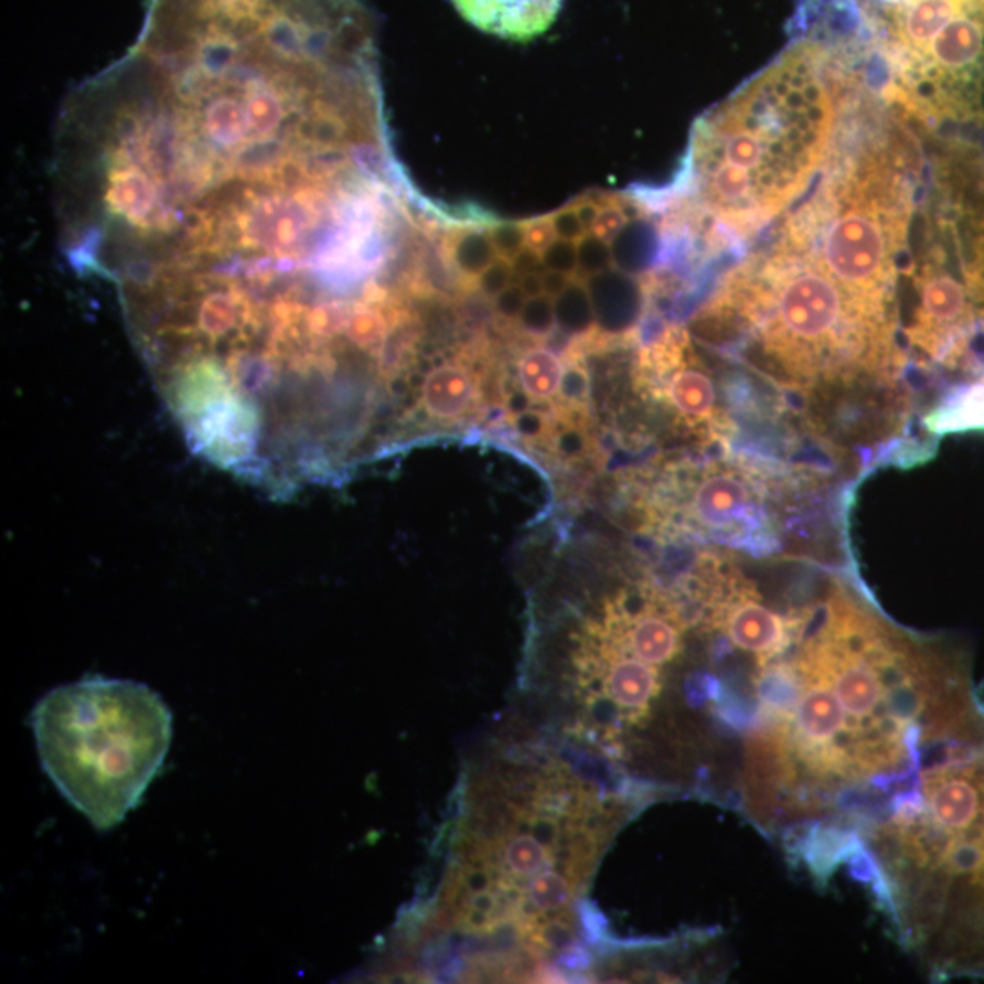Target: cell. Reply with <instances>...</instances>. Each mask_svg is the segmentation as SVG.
I'll use <instances>...</instances> for the list:
<instances>
[{"label":"cell","instance_id":"1","mask_svg":"<svg viewBox=\"0 0 984 984\" xmlns=\"http://www.w3.org/2000/svg\"><path fill=\"white\" fill-rule=\"evenodd\" d=\"M363 81L312 39L231 33L114 84L53 167L64 256L137 351L285 367L385 303L413 223Z\"/></svg>","mask_w":984,"mask_h":984},{"label":"cell","instance_id":"2","mask_svg":"<svg viewBox=\"0 0 984 984\" xmlns=\"http://www.w3.org/2000/svg\"><path fill=\"white\" fill-rule=\"evenodd\" d=\"M576 757L513 740L463 776L429 916L456 975L522 981L580 964V905L633 801Z\"/></svg>","mask_w":984,"mask_h":984},{"label":"cell","instance_id":"3","mask_svg":"<svg viewBox=\"0 0 984 984\" xmlns=\"http://www.w3.org/2000/svg\"><path fill=\"white\" fill-rule=\"evenodd\" d=\"M835 88L826 42L806 32L698 126L695 170L718 231L749 239L810 189L838 126Z\"/></svg>","mask_w":984,"mask_h":984},{"label":"cell","instance_id":"4","mask_svg":"<svg viewBox=\"0 0 984 984\" xmlns=\"http://www.w3.org/2000/svg\"><path fill=\"white\" fill-rule=\"evenodd\" d=\"M720 310L746 327L785 387L855 385L899 365L896 327L860 309L806 252L780 237L729 278Z\"/></svg>","mask_w":984,"mask_h":984},{"label":"cell","instance_id":"5","mask_svg":"<svg viewBox=\"0 0 984 984\" xmlns=\"http://www.w3.org/2000/svg\"><path fill=\"white\" fill-rule=\"evenodd\" d=\"M32 724L46 776L97 830L116 827L139 806L172 744L163 698L105 676L47 693Z\"/></svg>","mask_w":984,"mask_h":984},{"label":"cell","instance_id":"6","mask_svg":"<svg viewBox=\"0 0 984 984\" xmlns=\"http://www.w3.org/2000/svg\"><path fill=\"white\" fill-rule=\"evenodd\" d=\"M854 142L780 239L806 252L875 320L896 327V290L917 205V159L901 141Z\"/></svg>","mask_w":984,"mask_h":984},{"label":"cell","instance_id":"7","mask_svg":"<svg viewBox=\"0 0 984 984\" xmlns=\"http://www.w3.org/2000/svg\"><path fill=\"white\" fill-rule=\"evenodd\" d=\"M686 513L702 533L757 555L779 545L768 489L755 469L724 463L702 471L687 492Z\"/></svg>","mask_w":984,"mask_h":984},{"label":"cell","instance_id":"8","mask_svg":"<svg viewBox=\"0 0 984 984\" xmlns=\"http://www.w3.org/2000/svg\"><path fill=\"white\" fill-rule=\"evenodd\" d=\"M686 343L670 338L660 345L659 356L667 371L664 379L665 402L682 419L693 425H720L717 387L706 368L686 362Z\"/></svg>","mask_w":984,"mask_h":984},{"label":"cell","instance_id":"9","mask_svg":"<svg viewBox=\"0 0 984 984\" xmlns=\"http://www.w3.org/2000/svg\"><path fill=\"white\" fill-rule=\"evenodd\" d=\"M469 24L509 41H531L549 30L561 0H451Z\"/></svg>","mask_w":984,"mask_h":984},{"label":"cell","instance_id":"10","mask_svg":"<svg viewBox=\"0 0 984 984\" xmlns=\"http://www.w3.org/2000/svg\"><path fill=\"white\" fill-rule=\"evenodd\" d=\"M922 427L930 436L984 432V372L948 388L924 414Z\"/></svg>","mask_w":984,"mask_h":984},{"label":"cell","instance_id":"11","mask_svg":"<svg viewBox=\"0 0 984 984\" xmlns=\"http://www.w3.org/2000/svg\"><path fill=\"white\" fill-rule=\"evenodd\" d=\"M477 394L471 372L456 363H441L425 374L419 387V405L430 418H461Z\"/></svg>","mask_w":984,"mask_h":984},{"label":"cell","instance_id":"12","mask_svg":"<svg viewBox=\"0 0 984 984\" xmlns=\"http://www.w3.org/2000/svg\"><path fill=\"white\" fill-rule=\"evenodd\" d=\"M518 376L531 402H547L560 393L564 365L555 352L534 346L520 357Z\"/></svg>","mask_w":984,"mask_h":984},{"label":"cell","instance_id":"13","mask_svg":"<svg viewBox=\"0 0 984 984\" xmlns=\"http://www.w3.org/2000/svg\"><path fill=\"white\" fill-rule=\"evenodd\" d=\"M966 225V246L961 239V265H963L964 281L969 287L970 298L975 307V314L984 323V214L970 215Z\"/></svg>","mask_w":984,"mask_h":984},{"label":"cell","instance_id":"14","mask_svg":"<svg viewBox=\"0 0 984 984\" xmlns=\"http://www.w3.org/2000/svg\"><path fill=\"white\" fill-rule=\"evenodd\" d=\"M447 252L454 267L467 278L478 279V276L498 259L489 232L480 228L454 232L447 242Z\"/></svg>","mask_w":984,"mask_h":984},{"label":"cell","instance_id":"15","mask_svg":"<svg viewBox=\"0 0 984 984\" xmlns=\"http://www.w3.org/2000/svg\"><path fill=\"white\" fill-rule=\"evenodd\" d=\"M555 312L556 329L564 330L566 334H578L591 329L597 318L586 279L578 281V276L573 278L566 292L555 299Z\"/></svg>","mask_w":984,"mask_h":984},{"label":"cell","instance_id":"16","mask_svg":"<svg viewBox=\"0 0 984 984\" xmlns=\"http://www.w3.org/2000/svg\"><path fill=\"white\" fill-rule=\"evenodd\" d=\"M578 246V274L581 279H589L598 274L608 272L613 267V250L609 243L602 242L595 234H586Z\"/></svg>","mask_w":984,"mask_h":984},{"label":"cell","instance_id":"17","mask_svg":"<svg viewBox=\"0 0 984 984\" xmlns=\"http://www.w3.org/2000/svg\"><path fill=\"white\" fill-rule=\"evenodd\" d=\"M520 327L533 335H549L556 330L555 299L549 296H536L525 301L518 318Z\"/></svg>","mask_w":984,"mask_h":984},{"label":"cell","instance_id":"18","mask_svg":"<svg viewBox=\"0 0 984 984\" xmlns=\"http://www.w3.org/2000/svg\"><path fill=\"white\" fill-rule=\"evenodd\" d=\"M488 232L498 257L507 259V261H511L525 246L524 223H514V221L496 223Z\"/></svg>","mask_w":984,"mask_h":984},{"label":"cell","instance_id":"19","mask_svg":"<svg viewBox=\"0 0 984 984\" xmlns=\"http://www.w3.org/2000/svg\"><path fill=\"white\" fill-rule=\"evenodd\" d=\"M516 284V274H514L513 265L507 259L498 257L496 261L489 265L480 276H478L477 285L480 292L488 298H496L498 293H502L505 288Z\"/></svg>","mask_w":984,"mask_h":984},{"label":"cell","instance_id":"20","mask_svg":"<svg viewBox=\"0 0 984 984\" xmlns=\"http://www.w3.org/2000/svg\"><path fill=\"white\" fill-rule=\"evenodd\" d=\"M544 265L547 270L566 274L575 278L578 274V246L575 242H566V239H556L547 250L542 254Z\"/></svg>","mask_w":984,"mask_h":984},{"label":"cell","instance_id":"21","mask_svg":"<svg viewBox=\"0 0 984 984\" xmlns=\"http://www.w3.org/2000/svg\"><path fill=\"white\" fill-rule=\"evenodd\" d=\"M628 212H625V208L611 201V203H608V205H603L602 208H600L597 223L592 226V234L600 237L602 242L611 245V243L617 239L618 234H622V231L628 226Z\"/></svg>","mask_w":984,"mask_h":984},{"label":"cell","instance_id":"22","mask_svg":"<svg viewBox=\"0 0 984 984\" xmlns=\"http://www.w3.org/2000/svg\"><path fill=\"white\" fill-rule=\"evenodd\" d=\"M549 221L550 225H553V231H555L556 239L578 243L587 234L586 228L581 225V221L578 220L575 206L558 210L555 214L549 215Z\"/></svg>","mask_w":984,"mask_h":984},{"label":"cell","instance_id":"23","mask_svg":"<svg viewBox=\"0 0 984 984\" xmlns=\"http://www.w3.org/2000/svg\"><path fill=\"white\" fill-rule=\"evenodd\" d=\"M524 228L525 246H530L531 250L538 252V254H544L556 242V234L549 217H534V220L524 221Z\"/></svg>","mask_w":984,"mask_h":984},{"label":"cell","instance_id":"24","mask_svg":"<svg viewBox=\"0 0 984 984\" xmlns=\"http://www.w3.org/2000/svg\"><path fill=\"white\" fill-rule=\"evenodd\" d=\"M525 301V293L520 290L518 285L513 284L494 298V310L505 320H518Z\"/></svg>","mask_w":984,"mask_h":984},{"label":"cell","instance_id":"25","mask_svg":"<svg viewBox=\"0 0 984 984\" xmlns=\"http://www.w3.org/2000/svg\"><path fill=\"white\" fill-rule=\"evenodd\" d=\"M587 391H589V377H587V372L584 368L578 367V365H573V367L564 371V377H561V387L560 393L569 399H581L586 396Z\"/></svg>","mask_w":984,"mask_h":984},{"label":"cell","instance_id":"26","mask_svg":"<svg viewBox=\"0 0 984 984\" xmlns=\"http://www.w3.org/2000/svg\"><path fill=\"white\" fill-rule=\"evenodd\" d=\"M511 265H513L516 279L524 278V276H531V274H539V276H542V274L547 270L544 265V259H542V254L531 250L530 246H524V248L511 259Z\"/></svg>","mask_w":984,"mask_h":984},{"label":"cell","instance_id":"27","mask_svg":"<svg viewBox=\"0 0 984 984\" xmlns=\"http://www.w3.org/2000/svg\"><path fill=\"white\" fill-rule=\"evenodd\" d=\"M516 430H518L520 436H524V438H538V436L544 435L545 430V416L538 410H524V413H520L516 416Z\"/></svg>","mask_w":984,"mask_h":984},{"label":"cell","instance_id":"28","mask_svg":"<svg viewBox=\"0 0 984 984\" xmlns=\"http://www.w3.org/2000/svg\"><path fill=\"white\" fill-rule=\"evenodd\" d=\"M571 276H566V274L561 272H555V270H545V272L542 274L544 293L545 296H549L550 299L560 298L561 293L566 292L567 287L571 285Z\"/></svg>","mask_w":984,"mask_h":984},{"label":"cell","instance_id":"29","mask_svg":"<svg viewBox=\"0 0 984 984\" xmlns=\"http://www.w3.org/2000/svg\"><path fill=\"white\" fill-rule=\"evenodd\" d=\"M558 451L564 456H569V458H576V456H580L586 449V440H584V436L578 430L569 429L564 430L560 436H558Z\"/></svg>","mask_w":984,"mask_h":984},{"label":"cell","instance_id":"30","mask_svg":"<svg viewBox=\"0 0 984 984\" xmlns=\"http://www.w3.org/2000/svg\"><path fill=\"white\" fill-rule=\"evenodd\" d=\"M600 208L602 206L598 205V203H592V201H581L578 205L575 206L576 214H578V220L581 221V225L586 228L587 234H591L592 226L597 223L598 214H600Z\"/></svg>","mask_w":984,"mask_h":984},{"label":"cell","instance_id":"31","mask_svg":"<svg viewBox=\"0 0 984 984\" xmlns=\"http://www.w3.org/2000/svg\"><path fill=\"white\" fill-rule=\"evenodd\" d=\"M516 285H518L520 290L525 293V298H536V296H542L544 293V284H542V276L539 274H531V276H524V278L516 279Z\"/></svg>","mask_w":984,"mask_h":984}]
</instances>
